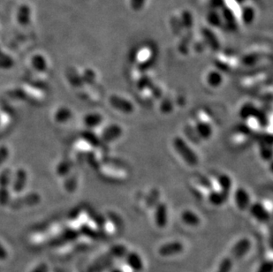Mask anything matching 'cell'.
I'll return each instance as SVG.
<instances>
[{
  "instance_id": "cell-1",
  "label": "cell",
  "mask_w": 273,
  "mask_h": 272,
  "mask_svg": "<svg viewBox=\"0 0 273 272\" xmlns=\"http://www.w3.org/2000/svg\"><path fill=\"white\" fill-rule=\"evenodd\" d=\"M173 145L175 151L185 163L192 166L197 165L199 161L198 156L192 150V148L186 143V141L180 137H175L173 141Z\"/></svg>"
},
{
  "instance_id": "cell-2",
  "label": "cell",
  "mask_w": 273,
  "mask_h": 272,
  "mask_svg": "<svg viewBox=\"0 0 273 272\" xmlns=\"http://www.w3.org/2000/svg\"><path fill=\"white\" fill-rule=\"evenodd\" d=\"M185 249L184 244L179 240H173L163 244L158 247V253L162 257H172L181 254Z\"/></svg>"
},
{
  "instance_id": "cell-3",
  "label": "cell",
  "mask_w": 273,
  "mask_h": 272,
  "mask_svg": "<svg viewBox=\"0 0 273 272\" xmlns=\"http://www.w3.org/2000/svg\"><path fill=\"white\" fill-rule=\"evenodd\" d=\"M251 240L247 237L241 238L232 247L230 257L234 261V260H241L242 258L245 257V255L248 254V252L251 249Z\"/></svg>"
},
{
  "instance_id": "cell-4",
  "label": "cell",
  "mask_w": 273,
  "mask_h": 272,
  "mask_svg": "<svg viewBox=\"0 0 273 272\" xmlns=\"http://www.w3.org/2000/svg\"><path fill=\"white\" fill-rule=\"evenodd\" d=\"M194 131L200 138L207 140L212 136V124L208 118L205 117V114H200L197 118V121L194 125Z\"/></svg>"
},
{
  "instance_id": "cell-5",
  "label": "cell",
  "mask_w": 273,
  "mask_h": 272,
  "mask_svg": "<svg viewBox=\"0 0 273 272\" xmlns=\"http://www.w3.org/2000/svg\"><path fill=\"white\" fill-rule=\"evenodd\" d=\"M248 209L252 217L258 222L266 224L270 220V211L262 202L251 204Z\"/></svg>"
},
{
  "instance_id": "cell-6",
  "label": "cell",
  "mask_w": 273,
  "mask_h": 272,
  "mask_svg": "<svg viewBox=\"0 0 273 272\" xmlns=\"http://www.w3.org/2000/svg\"><path fill=\"white\" fill-rule=\"evenodd\" d=\"M110 104L111 106L115 109L117 111H120L122 113H126L129 114L133 111V105L129 100H127L126 98H124L119 96H115L113 95L110 97Z\"/></svg>"
},
{
  "instance_id": "cell-7",
  "label": "cell",
  "mask_w": 273,
  "mask_h": 272,
  "mask_svg": "<svg viewBox=\"0 0 273 272\" xmlns=\"http://www.w3.org/2000/svg\"><path fill=\"white\" fill-rule=\"evenodd\" d=\"M234 202L236 204L237 208L241 212L248 210L251 205L250 195L248 191L243 187L237 188L234 193Z\"/></svg>"
},
{
  "instance_id": "cell-8",
  "label": "cell",
  "mask_w": 273,
  "mask_h": 272,
  "mask_svg": "<svg viewBox=\"0 0 273 272\" xmlns=\"http://www.w3.org/2000/svg\"><path fill=\"white\" fill-rule=\"evenodd\" d=\"M154 221L158 228H165L168 223V209L163 202L158 203L155 207Z\"/></svg>"
},
{
  "instance_id": "cell-9",
  "label": "cell",
  "mask_w": 273,
  "mask_h": 272,
  "mask_svg": "<svg viewBox=\"0 0 273 272\" xmlns=\"http://www.w3.org/2000/svg\"><path fill=\"white\" fill-rule=\"evenodd\" d=\"M126 265L131 268L133 272H140L144 269V261L141 257L140 254L135 251L127 252L125 255Z\"/></svg>"
},
{
  "instance_id": "cell-10",
  "label": "cell",
  "mask_w": 273,
  "mask_h": 272,
  "mask_svg": "<svg viewBox=\"0 0 273 272\" xmlns=\"http://www.w3.org/2000/svg\"><path fill=\"white\" fill-rule=\"evenodd\" d=\"M180 219L184 225L189 227H197L201 225V218L196 212L191 210H185L180 213Z\"/></svg>"
},
{
  "instance_id": "cell-11",
  "label": "cell",
  "mask_w": 273,
  "mask_h": 272,
  "mask_svg": "<svg viewBox=\"0 0 273 272\" xmlns=\"http://www.w3.org/2000/svg\"><path fill=\"white\" fill-rule=\"evenodd\" d=\"M228 194L220 190H212L208 194V200L210 203L214 206H220L225 203Z\"/></svg>"
},
{
  "instance_id": "cell-12",
  "label": "cell",
  "mask_w": 273,
  "mask_h": 272,
  "mask_svg": "<svg viewBox=\"0 0 273 272\" xmlns=\"http://www.w3.org/2000/svg\"><path fill=\"white\" fill-rule=\"evenodd\" d=\"M122 134V128L118 125H111L106 128V131L103 134L104 140L106 142H113L118 140Z\"/></svg>"
},
{
  "instance_id": "cell-13",
  "label": "cell",
  "mask_w": 273,
  "mask_h": 272,
  "mask_svg": "<svg viewBox=\"0 0 273 272\" xmlns=\"http://www.w3.org/2000/svg\"><path fill=\"white\" fill-rule=\"evenodd\" d=\"M223 76L218 71H211L206 76V83L212 88H219L223 83Z\"/></svg>"
},
{
  "instance_id": "cell-14",
  "label": "cell",
  "mask_w": 273,
  "mask_h": 272,
  "mask_svg": "<svg viewBox=\"0 0 273 272\" xmlns=\"http://www.w3.org/2000/svg\"><path fill=\"white\" fill-rule=\"evenodd\" d=\"M217 183L219 185L220 191L228 194V192L232 187V179H230V177L227 174H221L218 177Z\"/></svg>"
},
{
  "instance_id": "cell-15",
  "label": "cell",
  "mask_w": 273,
  "mask_h": 272,
  "mask_svg": "<svg viewBox=\"0 0 273 272\" xmlns=\"http://www.w3.org/2000/svg\"><path fill=\"white\" fill-rule=\"evenodd\" d=\"M233 268H234V260L230 256H227L221 260L216 272H231Z\"/></svg>"
},
{
  "instance_id": "cell-16",
  "label": "cell",
  "mask_w": 273,
  "mask_h": 272,
  "mask_svg": "<svg viewBox=\"0 0 273 272\" xmlns=\"http://www.w3.org/2000/svg\"><path fill=\"white\" fill-rule=\"evenodd\" d=\"M256 272H273V262L271 259H266L259 264Z\"/></svg>"
},
{
  "instance_id": "cell-17",
  "label": "cell",
  "mask_w": 273,
  "mask_h": 272,
  "mask_svg": "<svg viewBox=\"0 0 273 272\" xmlns=\"http://www.w3.org/2000/svg\"><path fill=\"white\" fill-rule=\"evenodd\" d=\"M112 253L114 255H116L117 257H120V256H125L127 251H126V247H124L122 245H117L115 247H113L112 248Z\"/></svg>"
},
{
  "instance_id": "cell-18",
  "label": "cell",
  "mask_w": 273,
  "mask_h": 272,
  "mask_svg": "<svg viewBox=\"0 0 273 272\" xmlns=\"http://www.w3.org/2000/svg\"><path fill=\"white\" fill-rule=\"evenodd\" d=\"M111 272H125L124 271V269H122V268H114V269H112V270H111Z\"/></svg>"
}]
</instances>
